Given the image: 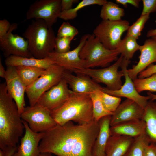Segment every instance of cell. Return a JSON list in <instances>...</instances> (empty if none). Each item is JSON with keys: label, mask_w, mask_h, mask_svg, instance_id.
<instances>
[{"label": "cell", "mask_w": 156, "mask_h": 156, "mask_svg": "<svg viewBox=\"0 0 156 156\" xmlns=\"http://www.w3.org/2000/svg\"><path fill=\"white\" fill-rule=\"evenodd\" d=\"M99 131L98 122L94 120L84 124L75 125L71 121L57 124L44 133L39 151L56 156H92Z\"/></svg>", "instance_id": "obj_1"}, {"label": "cell", "mask_w": 156, "mask_h": 156, "mask_svg": "<svg viewBox=\"0 0 156 156\" xmlns=\"http://www.w3.org/2000/svg\"><path fill=\"white\" fill-rule=\"evenodd\" d=\"M24 126L15 102L8 93L5 83L0 84V148L17 147Z\"/></svg>", "instance_id": "obj_2"}, {"label": "cell", "mask_w": 156, "mask_h": 156, "mask_svg": "<svg viewBox=\"0 0 156 156\" xmlns=\"http://www.w3.org/2000/svg\"><path fill=\"white\" fill-rule=\"evenodd\" d=\"M50 114L57 124L61 125L70 121L81 125L90 123L94 120L89 94L72 91L65 103L58 109L50 112Z\"/></svg>", "instance_id": "obj_3"}, {"label": "cell", "mask_w": 156, "mask_h": 156, "mask_svg": "<svg viewBox=\"0 0 156 156\" xmlns=\"http://www.w3.org/2000/svg\"><path fill=\"white\" fill-rule=\"evenodd\" d=\"M33 56L42 59L54 51L56 36L52 27L41 19L33 20L23 34Z\"/></svg>", "instance_id": "obj_4"}, {"label": "cell", "mask_w": 156, "mask_h": 156, "mask_svg": "<svg viewBox=\"0 0 156 156\" xmlns=\"http://www.w3.org/2000/svg\"><path fill=\"white\" fill-rule=\"evenodd\" d=\"M120 54L116 49L110 50L105 48L93 34H89L79 55L85 68H93L109 66L111 63L118 59Z\"/></svg>", "instance_id": "obj_5"}, {"label": "cell", "mask_w": 156, "mask_h": 156, "mask_svg": "<svg viewBox=\"0 0 156 156\" xmlns=\"http://www.w3.org/2000/svg\"><path fill=\"white\" fill-rule=\"evenodd\" d=\"M123 57L120 55L118 59L110 66L101 69L85 68L74 70L76 74H81L86 75L96 83L105 84L106 88L111 90L120 89L122 86L121 78L124 76L122 70L119 71Z\"/></svg>", "instance_id": "obj_6"}, {"label": "cell", "mask_w": 156, "mask_h": 156, "mask_svg": "<svg viewBox=\"0 0 156 156\" xmlns=\"http://www.w3.org/2000/svg\"><path fill=\"white\" fill-rule=\"evenodd\" d=\"M64 70L61 66L53 64L46 69L33 83L26 87L25 93L30 106L35 105L44 93L60 81L63 78Z\"/></svg>", "instance_id": "obj_7"}, {"label": "cell", "mask_w": 156, "mask_h": 156, "mask_svg": "<svg viewBox=\"0 0 156 156\" xmlns=\"http://www.w3.org/2000/svg\"><path fill=\"white\" fill-rule=\"evenodd\" d=\"M129 26V22L126 20H102L94 29L93 34L105 48L116 49L121 40L122 35Z\"/></svg>", "instance_id": "obj_8"}, {"label": "cell", "mask_w": 156, "mask_h": 156, "mask_svg": "<svg viewBox=\"0 0 156 156\" xmlns=\"http://www.w3.org/2000/svg\"><path fill=\"white\" fill-rule=\"evenodd\" d=\"M21 116L35 133H44L57 125L50 112L37 103L33 106L25 107Z\"/></svg>", "instance_id": "obj_9"}, {"label": "cell", "mask_w": 156, "mask_h": 156, "mask_svg": "<svg viewBox=\"0 0 156 156\" xmlns=\"http://www.w3.org/2000/svg\"><path fill=\"white\" fill-rule=\"evenodd\" d=\"M61 0H40L29 7L26 14L27 20L41 19L52 27L62 11Z\"/></svg>", "instance_id": "obj_10"}, {"label": "cell", "mask_w": 156, "mask_h": 156, "mask_svg": "<svg viewBox=\"0 0 156 156\" xmlns=\"http://www.w3.org/2000/svg\"><path fill=\"white\" fill-rule=\"evenodd\" d=\"M17 23L11 24L6 35L0 39V48L6 58L11 55L24 57H34L29 49L27 40L12 31L16 29Z\"/></svg>", "instance_id": "obj_11"}, {"label": "cell", "mask_w": 156, "mask_h": 156, "mask_svg": "<svg viewBox=\"0 0 156 156\" xmlns=\"http://www.w3.org/2000/svg\"><path fill=\"white\" fill-rule=\"evenodd\" d=\"M89 34H86L81 37L78 45L74 49L67 52L59 53L53 51L49 53L47 57L54 63L62 67L65 70L73 72L84 68L83 61L79 54Z\"/></svg>", "instance_id": "obj_12"}, {"label": "cell", "mask_w": 156, "mask_h": 156, "mask_svg": "<svg viewBox=\"0 0 156 156\" xmlns=\"http://www.w3.org/2000/svg\"><path fill=\"white\" fill-rule=\"evenodd\" d=\"M130 62V60L123 58L120 67L122 70L125 81L121 88L117 90H111L105 87H103L102 91L110 95L121 97H124L134 101L144 109L146 107L151 98L148 96L140 95L136 90L133 80L129 75L127 72V67Z\"/></svg>", "instance_id": "obj_13"}, {"label": "cell", "mask_w": 156, "mask_h": 156, "mask_svg": "<svg viewBox=\"0 0 156 156\" xmlns=\"http://www.w3.org/2000/svg\"><path fill=\"white\" fill-rule=\"evenodd\" d=\"M71 90L65 80L62 78L57 84L44 93L37 103L50 112L62 106L69 97Z\"/></svg>", "instance_id": "obj_14"}, {"label": "cell", "mask_w": 156, "mask_h": 156, "mask_svg": "<svg viewBox=\"0 0 156 156\" xmlns=\"http://www.w3.org/2000/svg\"><path fill=\"white\" fill-rule=\"evenodd\" d=\"M4 79L7 92L16 103L21 114L25 108L26 87L19 76L15 67L7 66Z\"/></svg>", "instance_id": "obj_15"}, {"label": "cell", "mask_w": 156, "mask_h": 156, "mask_svg": "<svg viewBox=\"0 0 156 156\" xmlns=\"http://www.w3.org/2000/svg\"><path fill=\"white\" fill-rule=\"evenodd\" d=\"M144 111V109L137 103L127 99L120 103L111 116L110 126L125 122L142 119Z\"/></svg>", "instance_id": "obj_16"}, {"label": "cell", "mask_w": 156, "mask_h": 156, "mask_svg": "<svg viewBox=\"0 0 156 156\" xmlns=\"http://www.w3.org/2000/svg\"><path fill=\"white\" fill-rule=\"evenodd\" d=\"M139 50L140 54L138 63L132 68L127 70L129 75L133 80L137 78L140 73L153 63L156 62V41L151 38L146 39L143 45H140Z\"/></svg>", "instance_id": "obj_17"}, {"label": "cell", "mask_w": 156, "mask_h": 156, "mask_svg": "<svg viewBox=\"0 0 156 156\" xmlns=\"http://www.w3.org/2000/svg\"><path fill=\"white\" fill-rule=\"evenodd\" d=\"M25 133L21 138L20 145L12 156H38L39 148L44 133H35L30 128L27 123L23 120Z\"/></svg>", "instance_id": "obj_18"}, {"label": "cell", "mask_w": 156, "mask_h": 156, "mask_svg": "<svg viewBox=\"0 0 156 156\" xmlns=\"http://www.w3.org/2000/svg\"><path fill=\"white\" fill-rule=\"evenodd\" d=\"M73 75L70 72L64 70L63 78L66 81L70 90L75 92L90 94L103 88L89 77L81 74Z\"/></svg>", "instance_id": "obj_19"}, {"label": "cell", "mask_w": 156, "mask_h": 156, "mask_svg": "<svg viewBox=\"0 0 156 156\" xmlns=\"http://www.w3.org/2000/svg\"><path fill=\"white\" fill-rule=\"evenodd\" d=\"M111 116H104L98 121L99 131L92 148V156H106V145L111 135L110 125Z\"/></svg>", "instance_id": "obj_20"}, {"label": "cell", "mask_w": 156, "mask_h": 156, "mask_svg": "<svg viewBox=\"0 0 156 156\" xmlns=\"http://www.w3.org/2000/svg\"><path fill=\"white\" fill-rule=\"evenodd\" d=\"M146 124L143 119L130 120L110 126L111 135H126L135 138L146 132Z\"/></svg>", "instance_id": "obj_21"}, {"label": "cell", "mask_w": 156, "mask_h": 156, "mask_svg": "<svg viewBox=\"0 0 156 156\" xmlns=\"http://www.w3.org/2000/svg\"><path fill=\"white\" fill-rule=\"evenodd\" d=\"M134 138L123 135H111L107 142L106 156H125Z\"/></svg>", "instance_id": "obj_22"}, {"label": "cell", "mask_w": 156, "mask_h": 156, "mask_svg": "<svg viewBox=\"0 0 156 156\" xmlns=\"http://www.w3.org/2000/svg\"><path fill=\"white\" fill-rule=\"evenodd\" d=\"M5 62L7 66H21L37 67L45 70L55 64L48 57L39 59L34 57H27L14 55H11L6 58Z\"/></svg>", "instance_id": "obj_23"}, {"label": "cell", "mask_w": 156, "mask_h": 156, "mask_svg": "<svg viewBox=\"0 0 156 156\" xmlns=\"http://www.w3.org/2000/svg\"><path fill=\"white\" fill-rule=\"evenodd\" d=\"M146 124V133L151 143H156V100H150L142 119Z\"/></svg>", "instance_id": "obj_24"}, {"label": "cell", "mask_w": 156, "mask_h": 156, "mask_svg": "<svg viewBox=\"0 0 156 156\" xmlns=\"http://www.w3.org/2000/svg\"><path fill=\"white\" fill-rule=\"evenodd\" d=\"M15 67L19 76L26 87L35 81L46 70L37 67L20 66Z\"/></svg>", "instance_id": "obj_25"}, {"label": "cell", "mask_w": 156, "mask_h": 156, "mask_svg": "<svg viewBox=\"0 0 156 156\" xmlns=\"http://www.w3.org/2000/svg\"><path fill=\"white\" fill-rule=\"evenodd\" d=\"M140 46L135 38L126 35L121 39L116 49L124 59L130 60L135 52L139 50Z\"/></svg>", "instance_id": "obj_26"}, {"label": "cell", "mask_w": 156, "mask_h": 156, "mask_svg": "<svg viewBox=\"0 0 156 156\" xmlns=\"http://www.w3.org/2000/svg\"><path fill=\"white\" fill-rule=\"evenodd\" d=\"M124 15V9L114 2L107 1L102 6L100 16L102 20L118 21Z\"/></svg>", "instance_id": "obj_27"}, {"label": "cell", "mask_w": 156, "mask_h": 156, "mask_svg": "<svg viewBox=\"0 0 156 156\" xmlns=\"http://www.w3.org/2000/svg\"><path fill=\"white\" fill-rule=\"evenodd\" d=\"M107 1L106 0H83L75 7L62 11L59 18L65 21L73 20L77 17L79 11L84 7L92 5L102 6Z\"/></svg>", "instance_id": "obj_28"}, {"label": "cell", "mask_w": 156, "mask_h": 156, "mask_svg": "<svg viewBox=\"0 0 156 156\" xmlns=\"http://www.w3.org/2000/svg\"><path fill=\"white\" fill-rule=\"evenodd\" d=\"M98 90L89 94L92 100L94 119L97 122L102 118L112 116L113 113L107 111L104 107Z\"/></svg>", "instance_id": "obj_29"}, {"label": "cell", "mask_w": 156, "mask_h": 156, "mask_svg": "<svg viewBox=\"0 0 156 156\" xmlns=\"http://www.w3.org/2000/svg\"><path fill=\"white\" fill-rule=\"evenodd\" d=\"M151 142L146 133L134 138L133 141L125 156H144L145 146Z\"/></svg>", "instance_id": "obj_30"}, {"label": "cell", "mask_w": 156, "mask_h": 156, "mask_svg": "<svg viewBox=\"0 0 156 156\" xmlns=\"http://www.w3.org/2000/svg\"><path fill=\"white\" fill-rule=\"evenodd\" d=\"M133 81L139 93L144 91L156 92V73L146 78H137L133 80Z\"/></svg>", "instance_id": "obj_31"}, {"label": "cell", "mask_w": 156, "mask_h": 156, "mask_svg": "<svg viewBox=\"0 0 156 156\" xmlns=\"http://www.w3.org/2000/svg\"><path fill=\"white\" fill-rule=\"evenodd\" d=\"M99 92L105 108L110 112H114L120 103L121 97L110 95L102 90H99Z\"/></svg>", "instance_id": "obj_32"}, {"label": "cell", "mask_w": 156, "mask_h": 156, "mask_svg": "<svg viewBox=\"0 0 156 156\" xmlns=\"http://www.w3.org/2000/svg\"><path fill=\"white\" fill-rule=\"evenodd\" d=\"M150 18V14L141 15L140 17L130 26L127 31L126 35L130 36L138 39L141 35L144 25Z\"/></svg>", "instance_id": "obj_33"}, {"label": "cell", "mask_w": 156, "mask_h": 156, "mask_svg": "<svg viewBox=\"0 0 156 156\" xmlns=\"http://www.w3.org/2000/svg\"><path fill=\"white\" fill-rule=\"evenodd\" d=\"M79 33L78 30L68 22H63L59 28L57 37L74 38Z\"/></svg>", "instance_id": "obj_34"}, {"label": "cell", "mask_w": 156, "mask_h": 156, "mask_svg": "<svg viewBox=\"0 0 156 156\" xmlns=\"http://www.w3.org/2000/svg\"><path fill=\"white\" fill-rule=\"evenodd\" d=\"M73 38L58 37L56 36L54 51L59 53H63L70 51V44Z\"/></svg>", "instance_id": "obj_35"}, {"label": "cell", "mask_w": 156, "mask_h": 156, "mask_svg": "<svg viewBox=\"0 0 156 156\" xmlns=\"http://www.w3.org/2000/svg\"><path fill=\"white\" fill-rule=\"evenodd\" d=\"M143 9L141 15L150 14L156 12V0H142Z\"/></svg>", "instance_id": "obj_36"}, {"label": "cell", "mask_w": 156, "mask_h": 156, "mask_svg": "<svg viewBox=\"0 0 156 156\" xmlns=\"http://www.w3.org/2000/svg\"><path fill=\"white\" fill-rule=\"evenodd\" d=\"M156 73V64H151L144 70L140 73L138 75V78L143 79L150 77Z\"/></svg>", "instance_id": "obj_37"}, {"label": "cell", "mask_w": 156, "mask_h": 156, "mask_svg": "<svg viewBox=\"0 0 156 156\" xmlns=\"http://www.w3.org/2000/svg\"><path fill=\"white\" fill-rule=\"evenodd\" d=\"M11 24L6 19L0 20V39L4 37L9 31Z\"/></svg>", "instance_id": "obj_38"}, {"label": "cell", "mask_w": 156, "mask_h": 156, "mask_svg": "<svg viewBox=\"0 0 156 156\" xmlns=\"http://www.w3.org/2000/svg\"><path fill=\"white\" fill-rule=\"evenodd\" d=\"M144 156H156L155 143H151L145 146L144 149Z\"/></svg>", "instance_id": "obj_39"}, {"label": "cell", "mask_w": 156, "mask_h": 156, "mask_svg": "<svg viewBox=\"0 0 156 156\" xmlns=\"http://www.w3.org/2000/svg\"><path fill=\"white\" fill-rule=\"evenodd\" d=\"M78 1H79L77 0H61V5L62 11L71 9L72 8L73 5Z\"/></svg>", "instance_id": "obj_40"}, {"label": "cell", "mask_w": 156, "mask_h": 156, "mask_svg": "<svg viewBox=\"0 0 156 156\" xmlns=\"http://www.w3.org/2000/svg\"><path fill=\"white\" fill-rule=\"evenodd\" d=\"M140 0H116V1L117 3L123 5L125 7H127L128 4L131 5L136 8L139 7Z\"/></svg>", "instance_id": "obj_41"}, {"label": "cell", "mask_w": 156, "mask_h": 156, "mask_svg": "<svg viewBox=\"0 0 156 156\" xmlns=\"http://www.w3.org/2000/svg\"><path fill=\"white\" fill-rule=\"evenodd\" d=\"M17 147H8L4 150L5 153V156H12L16 151Z\"/></svg>", "instance_id": "obj_42"}, {"label": "cell", "mask_w": 156, "mask_h": 156, "mask_svg": "<svg viewBox=\"0 0 156 156\" xmlns=\"http://www.w3.org/2000/svg\"><path fill=\"white\" fill-rule=\"evenodd\" d=\"M6 74V70L3 66L1 58L0 59V77L5 79Z\"/></svg>", "instance_id": "obj_43"}, {"label": "cell", "mask_w": 156, "mask_h": 156, "mask_svg": "<svg viewBox=\"0 0 156 156\" xmlns=\"http://www.w3.org/2000/svg\"><path fill=\"white\" fill-rule=\"evenodd\" d=\"M156 35V29H151L148 31L146 34V36L148 38H151Z\"/></svg>", "instance_id": "obj_44"}, {"label": "cell", "mask_w": 156, "mask_h": 156, "mask_svg": "<svg viewBox=\"0 0 156 156\" xmlns=\"http://www.w3.org/2000/svg\"><path fill=\"white\" fill-rule=\"evenodd\" d=\"M147 94L148 96L150 97L151 100L152 101L156 100V94H154L149 92H148Z\"/></svg>", "instance_id": "obj_45"}, {"label": "cell", "mask_w": 156, "mask_h": 156, "mask_svg": "<svg viewBox=\"0 0 156 156\" xmlns=\"http://www.w3.org/2000/svg\"><path fill=\"white\" fill-rule=\"evenodd\" d=\"M38 156H53L52 154L49 152H40Z\"/></svg>", "instance_id": "obj_46"}, {"label": "cell", "mask_w": 156, "mask_h": 156, "mask_svg": "<svg viewBox=\"0 0 156 156\" xmlns=\"http://www.w3.org/2000/svg\"><path fill=\"white\" fill-rule=\"evenodd\" d=\"M0 156H5L4 151L1 149L0 150Z\"/></svg>", "instance_id": "obj_47"}, {"label": "cell", "mask_w": 156, "mask_h": 156, "mask_svg": "<svg viewBox=\"0 0 156 156\" xmlns=\"http://www.w3.org/2000/svg\"><path fill=\"white\" fill-rule=\"evenodd\" d=\"M151 38H152L153 39V40H155V41H156V35L152 37H151Z\"/></svg>", "instance_id": "obj_48"}, {"label": "cell", "mask_w": 156, "mask_h": 156, "mask_svg": "<svg viewBox=\"0 0 156 156\" xmlns=\"http://www.w3.org/2000/svg\"><path fill=\"white\" fill-rule=\"evenodd\" d=\"M155 150L156 152V143H155Z\"/></svg>", "instance_id": "obj_49"}]
</instances>
